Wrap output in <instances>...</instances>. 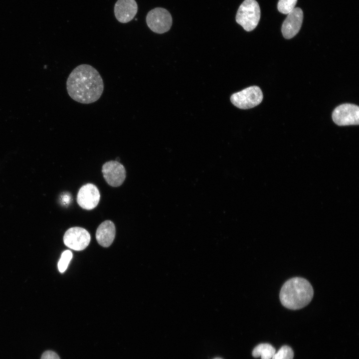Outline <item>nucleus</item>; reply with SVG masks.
Here are the masks:
<instances>
[{"instance_id": "nucleus-1", "label": "nucleus", "mask_w": 359, "mask_h": 359, "mask_svg": "<svg viewBox=\"0 0 359 359\" xmlns=\"http://www.w3.org/2000/svg\"><path fill=\"white\" fill-rule=\"evenodd\" d=\"M69 96L82 104H91L101 97L104 90L103 80L93 66L82 64L70 73L66 81Z\"/></svg>"}, {"instance_id": "nucleus-2", "label": "nucleus", "mask_w": 359, "mask_h": 359, "mask_svg": "<svg viewBox=\"0 0 359 359\" xmlns=\"http://www.w3.org/2000/svg\"><path fill=\"white\" fill-rule=\"evenodd\" d=\"M314 295L310 283L299 277L292 278L285 282L280 292L281 304L290 310L301 309L308 305Z\"/></svg>"}, {"instance_id": "nucleus-3", "label": "nucleus", "mask_w": 359, "mask_h": 359, "mask_svg": "<svg viewBox=\"0 0 359 359\" xmlns=\"http://www.w3.org/2000/svg\"><path fill=\"white\" fill-rule=\"evenodd\" d=\"M260 18V9L255 0H244L239 6L235 17L236 22L247 31L254 29Z\"/></svg>"}, {"instance_id": "nucleus-4", "label": "nucleus", "mask_w": 359, "mask_h": 359, "mask_svg": "<svg viewBox=\"0 0 359 359\" xmlns=\"http://www.w3.org/2000/svg\"><path fill=\"white\" fill-rule=\"evenodd\" d=\"M263 100L261 89L257 86L247 87L233 94L230 97L231 103L241 109H248L258 105Z\"/></svg>"}, {"instance_id": "nucleus-5", "label": "nucleus", "mask_w": 359, "mask_h": 359, "mask_svg": "<svg viewBox=\"0 0 359 359\" xmlns=\"http://www.w3.org/2000/svg\"><path fill=\"white\" fill-rule=\"evenodd\" d=\"M148 26L153 32L162 34L169 31L172 25V17L169 11L163 7H156L146 16Z\"/></svg>"}, {"instance_id": "nucleus-6", "label": "nucleus", "mask_w": 359, "mask_h": 359, "mask_svg": "<svg viewBox=\"0 0 359 359\" xmlns=\"http://www.w3.org/2000/svg\"><path fill=\"white\" fill-rule=\"evenodd\" d=\"M333 121L339 126L358 125L359 124V107L352 104H343L333 112Z\"/></svg>"}, {"instance_id": "nucleus-7", "label": "nucleus", "mask_w": 359, "mask_h": 359, "mask_svg": "<svg viewBox=\"0 0 359 359\" xmlns=\"http://www.w3.org/2000/svg\"><path fill=\"white\" fill-rule=\"evenodd\" d=\"M91 239L89 233L85 229L73 227L68 229L63 236V242L68 247L76 251L84 249Z\"/></svg>"}, {"instance_id": "nucleus-8", "label": "nucleus", "mask_w": 359, "mask_h": 359, "mask_svg": "<svg viewBox=\"0 0 359 359\" xmlns=\"http://www.w3.org/2000/svg\"><path fill=\"white\" fill-rule=\"evenodd\" d=\"M102 172L106 182L113 187L121 185L126 178L124 166L117 161L105 163L102 166Z\"/></svg>"}, {"instance_id": "nucleus-9", "label": "nucleus", "mask_w": 359, "mask_h": 359, "mask_svg": "<svg viewBox=\"0 0 359 359\" xmlns=\"http://www.w3.org/2000/svg\"><path fill=\"white\" fill-rule=\"evenodd\" d=\"M100 198V194L97 186L90 183L84 184L79 190L77 202L82 208L91 210L97 205Z\"/></svg>"}, {"instance_id": "nucleus-10", "label": "nucleus", "mask_w": 359, "mask_h": 359, "mask_svg": "<svg viewBox=\"0 0 359 359\" xmlns=\"http://www.w3.org/2000/svg\"><path fill=\"white\" fill-rule=\"evenodd\" d=\"M282 26V33L284 38L290 39L299 31L303 20V12L299 7H295L287 14Z\"/></svg>"}, {"instance_id": "nucleus-11", "label": "nucleus", "mask_w": 359, "mask_h": 359, "mask_svg": "<svg viewBox=\"0 0 359 359\" xmlns=\"http://www.w3.org/2000/svg\"><path fill=\"white\" fill-rule=\"evenodd\" d=\"M137 11L138 5L135 0H118L114 6L116 19L123 23L132 20Z\"/></svg>"}, {"instance_id": "nucleus-12", "label": "nucleus", "mask_w": 359, "mask_h": 359, "mask_svg": "<svg viewBox=\"0 0 359 359\" xmlns=\"http://www.w3.org/2000/svg\"><path fill=\"white\" fill-rule=\"evenodd\" d=\"M116 233L115 226L109 220H105L100 224L96 232L98 243L103 247H109L113 242Z\"/></svg>"}, {"instance_id": "nucleus-13", "label": "nucleus", "mask_w": 359, "mask_h": 359, "mask_svg": "<svg viewBox=\"0 0 359 359\" xmlns=\"http://www.w3.org/2000/svg\"><path fill=\"white\" fill-rule=\"evenodd\" d=\"M276 350L270 344H260L253 349L252 355L254 358L261 357V359H271Z\"/></svg>"}, {"instance_id": "nucleus-14", "label": "nucleus", "mask_w": 359, "mask_h": 359, "mask_svg": "<svg viewBox=\"0 0 359 359\" xmlns=\"http://www.w3.org/2000/svg\"><path fill=\"white\" fill-rule=\"evenodd\" d=\"M297 0H279L277 8L279 12L288 14L295 7Z\"/></svg>"}, {"instance_id": "nucleus-15", "label": "nucleus", "mask_w": 359, "mask_h": 359, "mask_svg": "<svg viewBox=\"0 0 359 359\" xmlns=\"http://www.w3.org/2000/svg\"><path fill=\"white\" fill-rule=\"evenodd\" d=\"M293 350L288 346H283L274 354L271 359H293Z\"/></svg>"}, {"instance_id": "nucleus-16", "label": "nucleus", "mask_w": 359, "mask_h": 359, "mask_svg": "<svg viewBox=\"0 0 359 359\" xmlns=\"http://www.w3.org/2000/svg\"><path fill=\"white\" fill-rule=\"evenodd\" d=\"M72 258V253L70 250L63 252L58 263V268L60 272H65Z\"/></svg>"}, {"instance_id": "nucleus-17", "label": "nucleus", "mask_w": 359, "mask_h": 359, "mask_svg": "<svg viewBox=\"0 0 359 359\" xmlns=\"http://www.w3.org/2000/svg\"><path fill=\"white\" fill-rule=\"evenodd\" d=\"M41 359H60V358L54 352L47 351L42 354Z\"/></svg>"}, {"instance_id": "nucleus-18", "label": "nucleus", "mask_w": 359, "mask_h": 359, "mask_svg": "<svg viewBox=\"0 0 359 359\" xmlns=\"http://www.w3.org/2000/svg\"><path fill=\"white\" fill-rule=\"evenodd\" d=\"M221 359V358H215V359Z\"/></svg>"}]
</instances>
